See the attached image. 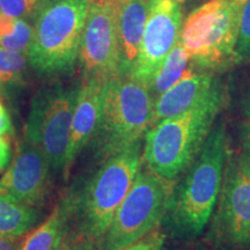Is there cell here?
<instances>
[{"mask_svg":"<svg viewBox=\"0 0 250 250\" xmlns=\"http://www.w3.org/2000/svg\"><path fill=\"white\" fill-rule=\"evenodd\" d=\"M143 138L102 161L80 189L67 193L72 225L94 242L101 239L143 165Z\"/></svg>","mask_w":250,"mask_h":250,"instance_id":"obj_3","label":"cell"},{"mask_svg":"<svg viewBox=\"0 0 250 250\" xmlns=\"http://www.w3.org/2000/svg\"><path fill=\"white\" fill-rule=\"evenodd\" d=\"M112 6L120 44V76H130L138 58L151 0H105Z\"/></svg>","mask_w":250,"mask_h":250,"instance_id":"obj_15","label":"cell"},{"mask_svg":"<svg viewBox=\"0 0 250 250\" xmlns=\"http://www.w3.org/2000/svg\"><path fill=\"white\" fill-rule=\"evenodd\" d=\"M183 0H151L139 55L130 76L149 86L165 58L179 43Z\"/></svg>","mask_w":250,"mask_h":250,"instance_id":"obj_11","label":"cell"},{"mask_svg":"<svg viewBox=\"0 0 250 250\" xmlns=\"http://www.w3.org/2000/svg\"><path fill=\"white\" fill-rule=\"evenodd\" d=\"M13 124H12L11 116H9L7 109L0 102V136L13 133Z\"/></svg>","mask_w":250,"mask_h":250,"instance_id":"obj_27","label":"cell"},{"mask_svg":"<svg viewBox=\"0 0 250 250\" xmlns=\"http://www.w3.org/2000/svg\"><path fill=\"white\" fill-rule=\"evenodd\" d=\"M51 171L50 162L42 151L24 139L0 179V195L23 205L39 208L49 195Z\"/></svg>","mask_w":250,"mask_h":250,"instance_id":"obj_12","label":"cell"},{"mask_svg":"<svg viewBox=\"0 0 250 250\" xmlns=\"http://www.w3.org/2000/svg\"><path fill=\"white\" fill-rule=\"evenodd\" d=\"M33 35L34 27L29 21L0 13V48L28 55Z\"/></svg>","mask_w":250,"mask_h":250,"instance_id":"obj_19","label":"cell"},{"mask_svg":"<svg viewBox=\"0 0 250 250\" xmlns=\"http://www.w3.org/2000/svg\"><path fill=\"white\" fill-rule=\"evenodd\" d=\"M240 153L250 162V122L241 120L237 124Z\"/></svg>","mask_w":250,"mask_h":250,"instance_id":"obj_26","label":"cell"},{"mask_svg":"<svg viewBox=\"0 0 250 250\" xmlns=\"http://www.w3.org/2000/svg\"><path fill=\"white\" fill-rule=\"evenodd\" d=\"M52 250H95V242L72 227L64 240Z\"/></svg>","mask_w":250,"mask_h":250,"instance_id":"obj_24","label":"cell"},{"mask_svg":"<svg viewBox=\"0 0 250 250\" xmlns=\"http://www.w3.org/2000/svg\"><path fill=\"white\" fill-rule=\"evenodd\" d=\"M105 81L98 78H83L79 86L72 117L65 175L70 173L78 155L89 145L93 138L101 114Z\"/></svg>","mask_w":250,"mask_h":250,"instance_id":"obj_13","label":"cell"},{"mask_svg":"<svg viewBox=\"0 0 250 250\" xmlns=\"http://www.w3.org/2000/svg\"><path fill=\"white\" fill-rule=\"evenodd\" d=\"M148 86L131 76L105 81L101 114L89 145L94 158L105 160L145 134L153 118Z\"/></svg>","mask_w":250,"mask_h":250,"instance_id":"obj_4","label":"cell"},{"mask_svg":"<svg viewBox=\"0 0 250 250\" xmlns=\"http://www.w3.org/2000/svg\"><path fill=\"white\" fill-rule=\"evenodd\" d=\"M227 103L223 78L195 107L151 125L144 134L143 164L166 179H179L195 160Z\"/></svg>","mask_w":250,"mask_h":250,"instance_id":"obj_2","label":"cell"},{"mask_svg":"<svg viewBox=\"0 0 250 250\" xmlns=\"http://www.w3.org/2000/svg\"><path fill=\"white\" fill-rule=\"evenodd\" d=\"M206 241L215 250H250V162L228 152L223 186Z\"/></svg>","mask_w":250,"mask_h":250,"instance_id":"obj_8","label":"cell"},{"mask_svg":"<svg viewBox=\"0 0 250 250\" xmlns=\"http://www.w3.org/2000/svg\"><path fill=\"white\" fill-rule=\"evenodd\" d=\"M20 237L0 236V250H20Z\"/></svg>","mask_w":250,"mask_h":250,"instance_id":"obj_30","label":"cell"},{"mask_svg":"<svg viewBox=\"0 0 250 250\" xmlns=\"http://www.w3.org/2000/svg\"><path fill=\"white\" fill-rule=\"evenodd\" d=\"M247 0H208L184 17L180 43L190 65L224 74L236 66L235 48Z\"/></svg>","mask_w":250,"mask_h":250,"instance_id":"obj_5","label":"cell"},{"mask_svg":"<svg viewBox=\"0 0 250 250\" xmlns=\"http://www.w3.org/2000/svg\"><path fill=\"white\" fill-rule=\"evenodd\" d=\"M27 54L0 48V94H8L22 83Z\"/></svg>","mask_w":250,"mask_h":250,"instance_id":"obj_20","label":"cell"},{"mask_svg":"<svg viewBox=\"0 0 250 250\" xmlns=\"http://www.w3.org/2000/svg\"><path fill=\"white\" fill-rule=\"evenodd\" d=\"M183 1H186V0H183Z\"/></svg>","mask_w":250,"mask_h":250,"instance_id":"obj_31","label":"cell"},{"mask_svg":"<svg viewBox=\"0 0 250 250\" xmlns=\"http://www.w3.org/2000/svg\"><path fill=\"white\" fill-rule=\"evenodd\" d=\"M240 67L242 70L234 73L227 83L228 102H233L241 120L250 122V64Z\"/></svg>","mask_w":250,"mask_h":250,"instance_id":"obj_21","label":"cell"},{"mask_svg":"<svg viewBox=\"0 0 250 250\" xmlns=\"http://www.w3.org/2000/svg\"><path fill=\"white\" fill-rule=\"evenodd\" d=\"M161 250H215V249L212 248L208 243V245H205V243L197 242V240H195V241H190V242H177V245H175L169 249H166V247L164 245Z\"/></svg>","mask_w":250,"mask_h":250,"instance_id":"obj_28","label":"cell"},{"mask_svg":"<svg viewBox=\"0 0 250 250\" xmlns=\"http://www.w3.org/2000/svg\"><path fill=\"white\" fill-rule=\"evenodd\" d=\"M79 86L42 87L34 95L26 122V139L42 151L54 171L64 174Z\"/></svg>","mask_w":250,"mask_h":250,"instance_id":"obj_9","label":"cell"},{"mask_svg":"<svg viewBox=\"0 0 250 250\" xmlns=\"http://www.w3.org/2000/svg\"><path fill=\"white\" fill-rule=\"evenodd\" d=\"M190 66V58L187 54L186 49L182 44L177 43L175 48L169 52V55L165 58L160 67L149 83L148 88L153 99L160 96L162 93L173 87L175 83L184 76Z\"/></svg>","mask_w":250,"mask_h":250,"instance_id":"obj_18","label":"cell"},{"mask_svg":"<svg viewBox=\"0 0 250 250\" xmlns=\"http://www.w3.org/2000/svg\"><path fill=\"white\" fill-rule=\"evenodd\" d=\"M11 147L9 144L2 136H0V169H5L8 167L9 162H11Z\"/></svg>","mask_w":250,"mask_h":250,"instance_id":"obj_29","label":"cell"},{"mask_svg":"<svg viewBox=\"0 0 250 250\" xmlns=\"http://www.w3.org/2000/svg\"><path fill=\"white\" fill-rule=\"evenodd\" d=\"M228 152L226 124L218 120L195 160L176 180L161 223L166 237L190 242L204 233L223 186Z\"/></svg>","mask_w":250,"mask_h":250,"instance_id":"obj_1","label":"cell"},{"mask_svg":"<svg viewBox=\"0 0 250 250\" xmlns=\"http://www.w3.org/2000/svg\"><path fill=\"white\" fill-rule=\"evenodd\" d=\"M235 62L236 66L250 64V0H247L242 9L235 48Z\"/></svg>","mask_w":250,"mask_h":250,"instance_id":"obj_23","label":"cell"},{"mask_svg":"<svg viewBox=\"0 0 250 250\" xmlns=\"http://www.w3.org/2000/svg\"><path fill=\"white\" fill-rule=\"evenodd\" d=\"M175 183L142 165L95 250L123 249L160 227Z\"/></svg>","mask_w":250,"mask_h":250,"instance_id":"obj_7","label":"cell"},{"mask_svg":"<svg viewBox=\"0 0 250 250\" xmlns=\"http://www.w3.org/2000/svg\"><path fill=\"white\" fill-rule=\"evenodd\" d=\"M221 79L223 74L199 70L190 65L184 76L173 87L154 100L151 125L195 107L212 92Z\"/></svg>","mask_w":250,"mask_h":250,"instance_id":"obj_14","label":"cell"},{"mask_svg":"<svg viewBox=\"0 0 250 250\" xmlns=\"http://www.w3.org/2000/svg\"><path fill=\"white\" fill-rule=\"evenodd\" d=\"M166 235L164 230L160 227L156 228L139 241H137L133 245L125 247L120 250H161L165 245Z\"/></svg>","mask_w":250,"mask_h":250,"instance_id":"obj_25","label":"cell"},{"mask_svg":"<svg viewBox=\"0 0 250 250\" xmlns=\"http://www.w3.org/2000/svg\"><path fill=\"white\" fill-rule=\"evenodd\" d=\"M88 0H49L34 24L31 66L46 76L70 73L79 58Z\"/></svg>","mask_w":250,"mask_h":250,"instance_id":"obj_6","label":"cell"},{"mask_svg":"<svg viewBox=\"0 0 250 250\" xmlns=\"http://www.w3.org/2000/svg\"><path fill=\"white\" fill-rule=\"evenodd\" d=\"M37 208L0 195V236L21 237L41 220Z\"/></svg>","mask_w":250,"mask_h":250,"instance_id":"obj_17","label":"cell"},{"mask_svg":"<svg viewBox=\"0 0 250 250\" xmlns=\"http://www.w3.org/2000/svg\"><path fill=\"white\" fill-rule=\"evenodd\" d=\"M79 58L83 78L109 80L120 76L121 57L115 12L105 0H88Z\"/></svg>","mask_w":250,"mask_h":250,"instance_id":"obj_10","label":"cell"},{"mask_svg":"<svg viewBox=\"0 0 250 250\" xmlns=\"http://www.w3.org/2000/svg\"><path fill=\"white\" fill-rule=\"evenodd\" d=\"M49 0H0V13L13 19L35 18Z\"/></svg>","mask_w":250,"mask_h":250,"instance_id":"obj_22","label":"cell"},{"mask_svg":"<svg viewBox=\"0 0 250 250\" xmlns=\"http://www.w3.org/2000/svg\"><path fill=\"white\" fill-rule=\"evenodd\" d=\"M73 227L67 195L55 206L51 214L21 241L20 250H52Z\"/></svg>","mask_w":250,"mask_h":250,"instance_id":"obj_16","label":"cell"}]
</instances>
